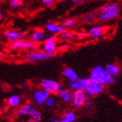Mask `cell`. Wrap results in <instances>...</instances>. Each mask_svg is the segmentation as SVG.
<instances>
[{"instance_id":"cell-1","label":"cell","mask_w":122,"mask_h":122,"mask_svg":"<svg viewBox=\"0 0 122 122\" xmlns=\"http://www.w3.org/2000/svg\"><path fill=\"white\" fill-rule=\"evenodd\" d=\"M120 8L117 3H108L99 10L98 18L101 21L112 20L120 15Z\"/></svg>"},{"instance_id":"cell-2","label":"cell","mask_w":122,"mask_h":122,"mask_svg":"<svg viewBox=\"0 0 122 122\" xmlns=\"http://www.w3.org/2000/svg\"><path fill=\"white\" fill-rule=\"evenodd\" d=\"M54 56V53H50L46 51H39V50H33L30 51V52L26 54L25 59L28 62H41V61H46L51 59Z\"/></svg>"},{"instance_id":"cell-3","label":"cell","mask_w":122,"mask_h":122,"mask_svg":"<svg viewBox=\"0 0 122 122\" xmlns=\"http://www.w3.org/2000/svg\"><path fill=\"white\" fill-rule=\"evenodd\" d=\"M106 74V70L104 67L100 66H97L91 70L89 75V79L91 80L92 85L103 84V79Z\"/></svg>"},{"instance_id":"cell-4","label":"cell","mask_w":122,"mask_h":122,"mask_svg":"<svg viewBox=\"0 0 122 122\" xmlns=\"http://www.w3.org/2000/svg\"><path fill=\"white\" fill-rule=\"evenodd\" d=\"M42 89L49 92L51 94H57L61 89V84L59 81L51 79H44L40 83Z\"/></svg>"},{"instance_id":"cell-5","label":"cell","mask_w":122,"mask_h":122,"mask_svg":"<svg viewBox=\"0 0 122 122\" xmlns=\"http://www.w3.org/2000/svg\"><path fill=\"white\" fill-rule=\"evenodd\" d=\"M10 47L12 50H27V51H33L36 49V44L32 43L30 40H25V39H18L17 41L11 42Z\"/></svg>"},{"instance_id":"cell-6","label":"cell","mask_w":122,"mask_h":122,"mask_svg":"<svg viewBox=\"0 0 122 122\" xmlns=\"http://www.w3.org/2000/svg\"><path fill=\"white\" fill-rule=\"evenodd\" d=\"M88 95L86 92L82 90H76L73 92L72 93V99H71V103L73 105L75 108H80L84 106L85 101L86 98H88Z\"/></svg>"},{"instance_id":"cell-7","label":"cell","mask_w":122,"mask_h":122,"mask_svg":"<svg viewBox=\"0 0 122 122\" xmlns=\"http://www.w3.org/2000/svg\"><path fill=\"white\" fill-rule=\"evenodd\" d=\"M51 93L49 92L44 89H38L36 90L33 93V99L37 106H42L45 104V102L49 97Z\"/></svg>"},{"instance_id":"cell-8","label":"cell","mask_w":122,"mask_h":122,"mask_svg":"<svg viewBox=\"0 0 122 122\" xmlns=\"http://www.w3.org/2000/svg\"><path fill=\"white\" fill-rule=\"evenodd\" d=\"M25 36V33L20 31V30H7L5 31V37L10 42H14V41H17L18 39L24 38Z\"/></svg>"},{"instance_id":"cell-9","label":"cell","mask_w":122,"mask_h":122,"mask_svg":"<svg viewBox=\"0 0 122 122\" xmlns=\"http://www.w3.org/2000/svg\"><path fill=\"white\" fill-rule=\"evenodd\" d=\"M35 107H33L32 105L30 104V103H27V104L24 105L23 107H19L16 112V115L18 118H21V117H29L30 115V113L33 112Z\"/></svg>"},{"instance_id":"cell-10","label":"cell","mask_w":122,"mask_h":122,"mask_svg":"<svg viewBox=\"0 0 122 122\" xmlns=\"http://www.w3.org/2000/svg\"><path fill=\"white\" fill-rule=\"evenodd\" d=\"M58 96L62 101L66 105L71 104V99H72V92L71 90L68 89H62L61 88L58 92Z\"/></svg>"},{"instance_id":"cell-11","label":"cell","mask_w":122,"mask_h":122,"mask_svg":"<svg viewBox=\"0 0 122 122\" xmlns=\"http://www.w3.org/2000/svg\"><path fill=\"white\" fill-rule=\"evenodd\" d=\"M105 90V86L103 84H97V85H90L88 89L86 90V94L89 97L92 96H96L99 95Z\"/></svg>"},{"instance_id":"cell-12","label":"cell","mask_w":122,"mask_h":122,"mask_svg":"<svg viewBox=\"0 0 122 122\" xmlns=\"http://www.w3.org/2000/svg\"><path fill=\"white\" fill-rule=\"evenodd\" d=\"M21 101H22V99L18 94H11L8 97L6 104L10 108H17L21 105Z\"/></svg>"},{"instance_id":"cell-13","label":"cell","mask_w":122,"mask_h":122,"mask_svg":"<svg viewBox=\"0 0 122 122\" xmlns=\"http://www.w3.org/2000/svg\"><path fill=\"white\" fill-rule=\"evenodd\" d=\"M45 29L46 30V31H48L50 33H60L61 31L66 30V28L64 27L62 25H59V24L56 23H48L46 24V26H45Z\"/></svg>"},{"instance_id":"cell-14","label":"cell","mask_w":122,"mask_h":122,"mask_svg":"<svg viewBox=\"0 0 122 122\" xmlns=\"http://www.w3.org/2000/svg\"><path fill=\"white\" fill-rule=\"evenodd\" d=\"M106 31V28L102 27V26H93L90 28L88 31V35L92 38H100Z\"/></svg>"},{"instance_id":"cell-15","label":"cell","mask_w":122,"mask_h":122,"mask_svg":"<svg viewBox=\"0 0 122 122\" xmlns=\"http://www.w3.org/2000/svg\"><path fill=\"white\" fill-rule=\"evenodd\" d=\"M45 38V31L42 30H35L30 36V40L34 44H38Z\"/></svg>"},{"instance_id":"cell-16","label":"cell","mask_w":122,"mask_h":122,"mask_svg":"<svg viewBox=\"0 0 122 122\" xmlns=\"http://www.w3.org/2000/svg\"><path fill=\"white\" fill-rule=\"evenodd\" d=\"M42 48L44 51H47V52L55 54L57 51L56 41H44V44L42 45Z\"/></svg>"},{"instance_id":"cell-17","label":"cell","mask_w":122,"mask_h":122,"mask_svg":"<svg viewBox=\"0 0 122 122\" xmlns=\"http://www.w3.org/2000/svg\"><path fill=\"white\" fill-rule=\"evenodd\" d=\"M62 75H63L65 78L68 79V80H75L79 78L78 74L73 69H71V67H66L62 71Z\"/></svg>"},{"instance_id":"cell-18","label":"cell","mask_w":122,"mask_h":122,"mask_svg":"<svg viewBox=\"0 0 122 122\" xmlns=\"http://www.w3.org/2000/svg\"><path fill=\"white\" fill-rule=\"evenodd\" d=\"M105 70L107 73L111 74L112 76H118L119 74L120 73V66H118L117 65L115 64H107L106 67H105Z\"/></svg>"},{"instance_id":"cell-19","label":"cell","mask_w":122,"mask_h":122,"mask_svg":"<svg viewBox=\"0 0 122 122\" xmlns=\"http://www.w3.org/2000/svg\"><path fill=\"white\" fill-rule=\"evenodd\" d=\"M77 120L76 113L72 111H68L64 114V117L59 120L60 122H75Z\"/></svg>"},{"instance_id":"cell-20","label":"cell","mask_w":122,"mask_h":122,"mask_svg":"<svg viewBox=\"0 0 122 122\" xmlns=\"http://www.w3.org/2000/svg\"><path fill=\"white\" fill-rule=\"evenodd\" d=\"M79 84V90H82L84 92H86V90L88 89V87L91 85V80L89 78H78Z\"/></svg>"},{"instance_id":"cell-21","label":"cell","mask_w":122,"mask_h":122,"mask_svg":"<svg viewBox=\"0 0 122 122\" xmlns=\"http://www.w3.org/2000/svg\"><path fill=\"white\" fill-rule=\"evenodd\" d=\"M41 120H42V114H41L40 111L38 110L37 108H34L33 112L29 116V121L40 122Z\"/></svg>"},{"instance_id":"cell-22","label":"cell","mask_w":122,"mask_h":122,"mask_svg":"<svg viewBox=\"0 0 122 122\" xmlns=\"http://www.w3.org/2000/svg\"><path fill=\"white\" fill-rule=\"evenodd\" d=\"M115 81H116L115 77L109 73H107V71H106V74H105L104 79H103V85L104 86H111V85L114 84Z\"/></svg>"},{"instance_id":"cell-23","label":"cell","mask_w":122,"mask_h":122,"mask_svg":"<svg viewBox=\"0 0 122 122\" xmlns=\"http://www.w3.org/2000/svg\"><path fill=\"white\" fill-rule=\"evenodd\" d=\"M98 18V12H91L83 17V21L86 23H91L93 22Z\"/></svg>"},{"instance_id":"cell-24","label":"cell","mask_w":122,"mask_h":122,"mask_svg":"<svg viewBox=\"0 0 122 122\" xmlns=\"http://www.w3.org/2000/svg\"><path fill=\"white\" fill-rule=\"evenodd\" d=\"M73 33L69 30H63L60 33H59V38L62 39V40H67V39H71L73 38Z\"/></svg>"},{"instance_id":"cell-25","label":"cell","mask_w":122,"mask_h":122,"mask_svg":"<svg viewBox=\"0 0 122 122\" xmlns=\"http://www.w3.org/2000/svg\"><path fill=\"white\" fill-rule=\"evenodd\" d=\"M75 25H76V21L74 20V19H72V18H67L62 24V25L65 28H71V27L75 26Z\"/></svg>"},{"instance_id":"cell-26","label":"cell","mask_w":122,"mask_h":122,"mask_svg":"<svg viewBox=\"0 0 122 122\" xmlns=\"http://www.w3.org/2000/svg\"><path fill=\"white\" fill-rule=\"evenodd\" d=\"M69 87L71 91L74 92L76 90L79 89V80L78 79H75V80H69Z\"/></svg>"},{"instance_id":"cell-27","label":"cell","mask_w":122,"mask_h":122,"mask_svg":"<svg viewBox=\"0 0 122 122\" xmlns=\"http://www.w3.org/2000/svg\"><path fill=\"white\" fill-rule=\"evenodd\" d=\"M56 102H57V99L55 97H51V95H50V97H49L48 99H46V102H45V104H46V106L47 107H49V108H51V107H54L55 105H56Z\"/></svg>"},{"instance_id":"cell-28","label":"cell","mask_w":122,"mask_h":122,"mask_svg":"<svg viewBox=\"0 0 122 122\" xmlns=\"http://www.w3.org/2000/svg\"><path fill=\"white\" fill-rule=\"evenodd\" d=\"M9 3H10V6L13 8H18L22 6V5H23V1L22 0H10Z\"/></svg>"},{"instance_id":"cell-29","label":"cell","mask_w":122,"mask_h":122,"mask_svg":"<svg viewBox=\"0 0 122 122\" xmlns=\"http://www.w3.org/2000/svg\"><path fill=\"white\" fill-rule=\"evenodd\" d=\"M84 106L86 107L87 109H92V108L94 107V104H93V101H92V99H89V97H88V98H86V101H85Z\"/></svg>"},{"instance_id":"cell-30","label":"cell","mask_w":122,"mask_h":122,"mask_svg":"<svg viewBox=\"0 0 122 122\" xmlns=\"http://www.w3.org/2000/svg\"><path fill=\"white\" fill-rule=\"evenodd\" d=\"M44 5H46L47 7H51L55 4V0H42Z\"/></svg>"},{"instance_id":"cell-31","label":"cell","mask_w":122,"mask_h":122,"mask_svg":"<svg viewBox=\"0 0 122 122\" xmlns=\"http://www.w3.org/2000/svg\"><path fill=\"white\" fill-rule=\"evenodd\" d=\"M44 41H57V37H55V36H49L47 38H44Z\"/></svg>"},{"instance_id":"cell-32","label":"cell","mask_w":122,"mask_h":122,"mask_svg":"<svg viewBox=\"0 0 122 122\" xmlns=\"http://www.w3.org/2000/svg\"><path fill=\"white\" fill-rule=\"evenodd\" d=\"M49 120H50V121H51V122H59V120L56 119L54 116H51V117L49 118Z\"/></svg>"},{"instance_id":"cell-33","label":"cell","mask_w":122,"mask_h":122,"mask_svg":"<svg viewBox=\"0 0 122 122\" xmlns=\"http://www.w3.org/2000/svg\"><path fill=\"white\" fill-rule=\"evenodd\" d=\"M71 1L73 4H79V3H82V2H86L87 0H71Z\"/></svg>"},{"instance_id":"cell-34","label":"cell","mask_w":122,"mask_h":122,"mask_svg":"<svg viewBox=\"0 0 122 122\" xmlns=\"http://www.w3.org/2000/svg\"><path fill=\"white\" fill-rule=\"evenodd\" d=\"M3 109H4V107H3V105L1 104V103H0V112H2V111H3Z\"/></svg>"},{"instance_id":"cell-35","label":"cell","mask_w":122,"mask_h":122,"mask_svg":"<svg viewBox=\"0 0 122 122\" xmlns=\"http://www.w3.org/2000/svg\"><path fill=\"white\" fill-rule=\"evenodd\" d=\"M2 18H3V13L1 11V10H0V21L2 20Z\"/></svg>"},{"instance_id":"cell-36","label":"cell","mask_w":122,"mask_h":122,"mask_svg":"<svg viewBox=\"0 0 122 122\" xmlns=\"http://www.w3.org/2000/svg\"><path fill=\"white\" fill-rule=\"evenodd\" d=\"M3 55H4V53H3V51H0V57H2Z\"/></svg>"},{"instance_id":"cell-37","label":"cell","mask_w":122,"mask_h":122,"mask_svg":"<svg viewBox=\"0 0 122 122\" xmlns=\"http://www.w3.org/2000/svg\"><path fill=\"white\" fill-rule=\"evenodd\" d=\"M24 86V87H25L26 86V83H24V84H22V86Z\"/></svg>"}]
</instances>
